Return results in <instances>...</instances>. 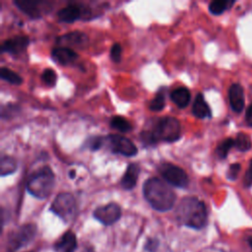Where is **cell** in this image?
I'll return each instance as SVG.
<instances>
[{
    "instance_id": "obj_24",
    "label": "cell",
    "mask_w": 252,
    "mask_h": 252,
    "mask_svg": "<svg viewBox=\"0 0 252 252\" xmlns=\"http://www.w3.org/2000/svg\"><path fill=\"white\" fill-rule=\"evenodd\" d=\"M234 147L240 151V152H247L251 149L252 147V142H251V138L243 133L240 132L236 135V138L234 139Z\"/></svg>"
},
{
    "instance_id": "obj_36",
    "label": "cell",
    "mask_w": 252,
    "mask_h": 252,
    "mask_svg": "<svg viewBox=\"0 0 252 252\" xmlns=\"http://www.w3.org/2000/svg\"><path fill=\"white\" fill-rule=\"evenodd\" d=\"M247 242H248V244L252 247V236H249V237L247 238Z\"/></svg>"
},
{
    "instance_id": "obj_3",
    "label": "cell",
    "mask_w": 252,
    "mask_h": 252,
    "mask_svg": "<svg viewBox=\"0 0 252 252\" xmlns=\"http://www.w3.org/2000/svg\"><path fill=\"white\" fill-rule=\"evenodd\" d=\"M181 137L179 121L170 116L158 118L151 127L141 132V138L145 143L156 144L158 142H175Z\"/></svg>"
},
{
    "instance_id": "obj_31",
    "label": "cell",
    "mask_w": 252,
    "mask_h": 252,
    "mask_svg": "<svg viewBox=\"0 0 252 252\" xmlns=\"http://www.w3.org/2000/svg\"><path fill=\"white\" fill-rule=\"evenodd\" d=\"M241 169V166L239 163H232L229 165L228 170L226 172V177L229 180H235L237 178V175Z\"/></svg>"
},
{
    "instance_id": "obj_30",
    "label": "cell",
    "mask_w": 252,
    "mask_h": 252,
    "mask_svg": "<svg viewBox=\"0 0 252 252\" xmlns=\"http://www.w3.org/2000/svg\"><path fill=\"white\" fill-rule=\"evenodd\" d=\"M18 111H20V108L17 104H7L6 106L2 107L1 116L3 119H6L8 117H12L13 115L17 114Z\"/></svg>"
},
{
    "instance_id": "obj_25",
    "label": "cell",
    "mask_w": 252,
    "mask_h": 252,
    "mask_svg": "<svg viewBox=\"0 0 252 252\" xmlns=\"http://www.w3.org/2000/svg\"><path fill=\"white\" fill-rule=\"evenodd\" d=\"M164 105H165V93L163 89H160L157 93L156 96L150 101L149 108L152 111H160L161 109H163Z\"/></svg>"
},
{
    "instance_id": "obj_5",
    "label": "cell",
    "mask_w": 252,
    "mask_h": 252,
    "mask_svg": "<svg viewBox=\"0 0 252 252\" xmlns=\"http://www.w3.org/2000/svg\"><path fill=\"white\" fill-rule=\"evenodd\" d=\"M50 211L65 222L72 221L77 213V205L74 196L69 192L59 193L53 200Z\"/></svg>"
},
{
    "instance_id": "obj_19",
    "label": "cell",
    "mask_w": 252,
    "mask_h": 252,
    "mask_svg": "<svg viewBox=\"0 0 252 252\" xmlns=\"http://www.w3.org/2000/svg\"><path fill=\"white\" fill-rule=\"evenodd\" d=\"M170 98L179 108H184L188 105L191 98V94L188 89L180 87L173 90L170 93Z\"/></svg>"
},
{
    "instance_id": "obj_15",
    "label": "cell",
    "mask_w": 252,
    "mask_h": 252,
    "mask_svg": "<svg viewBox=\"0 0 252 252\" xmlns=\"http://www.w3.org/2000/svg\"><path fill=\"white\" fill-rule=\"evenodd\" d=\"M140 170L141 168L137 163H129L120 181L123 189L132 190L136 186Z\"/></svg>"
},
{
    "instance_id": "obj_21",
    "label": "cell",
    "mask_w": 252,
    "mask_h": 252,
    "mask_svg": "<svg viewBox=\"0 0 252 252\" xmlns=\"http://www.w3.org/2000/svg\"><path fill=\"white\" fill-rule=\"evenodd\" d=\"M17 169V162L15 158L3 156L0 159V173L2 176L12 174Z\"/></svg>"
},
{
    "instance_id": "obj_7",
    "label": "cell",
    "mask_w": 252,
    "mask_h": 252,
    "mask_svg": "<svg viewBox=\"0 0 252 252\" xmlns=\"http://www.w3.org/2000/svg\"><path fill=\"white\" fill-rule=\"evenodd\" d=\"M158 170L167 183L178 188L187 187L189 179L186 172L181 167L169 162H165L158 167Z\"/></svg>"
},
{
    "instance_id": "obj_8",
    "label": "cell",
    "mask_w": 252,
    "mask_h": 252,
    "mask_svg": "<svg viewBox=\"0 0 252 252\" xmlns=\"http://www.w3.org/2000/svg\"><path fill=\"white\" fill-rule=\"evenodd\" d=\"M107 145L110 151L114 154H119L125 157H133L138 153V149L135 144L122 135L110 134L106 137Z\"/></svg>"
},
{
    "instance_id": "obj_16",
    "label": "cell",
    "mask_w": 252,
    "mask_h": 252,
    "mask_svg": "<svg viewBox=\"0 0 252 252\" xmlns=\"http://www.w3.org/2000/svg\"><path fill=\"white\" fill-rule=\"evenodd\" d=\"M77 248V239L73 231H66L54 244L56 252H74Z\"/></svg>"
},
{
    "instance_id": "obj_2",
    "label": "cell",
    "mask_w": 252,
    "mask_h": 252,
    "mask_svg": "<svg viewBox=\"0 0 252 252\" xmlns=\"http://www.w3.org/2000/svg\"><path fill=\"white\" fill-rule=\"evenodd\" d=\"M143 194L151 207L158 212L169 211L176 200L173 190L158 177H151L145 181Z\"/></svg>"
},
{
    "instance_id": "obj_14",
    "label": "cell",
    "mask_w": 252,
    "mask_h": 252,
    "mask_svg": "<svg viewBox=\"0 0 252 252\" xmlns=\"http://www.w3.org/2000/svg\"><path fill=\"white\" fill-rule=\"evenodd\" d=\"M51 57L59 65L66 66L73 63L75 60H77L78 53L74 49L59 46V47H54L52 49Z\"/></svg>"
},
{
    "instance_id": "obj_26",
    "label": "cell",
    "mask_w": 252,
    "mask_h": 252,
    "mask_svg": "<svg viewBox=\"0 0 252 252\" xmlns=\"http://www.w3.org/2000/svg\"><path fill=\"white\" fill-rule=\"evenodd\" d=\"M234 146V140L232 138H226L224 140H222L217 147L216 149V153L218 155V157L221 159L225 158L227 157V154L229 152V150Z\"/></svg>"
},
{
    "instance_id": "obj_34",
    "label": "cell",
    "mask_w": 252,
    "mask_h": 252,
    "mask_svg": "<svg viewBox=\"0 0 252 252\" xmlns=\"http://www.w3.org/2000/svg\"><path fill=\"white\" fill-rule=\"evenodd\" d=\"M245 120H246L247 124L252 127V104H251V105L248 107V109L246 110Z\"/></svg>"
},
{
    "instance_id": "obj_11",
    "label": "cell",
    "mask_w": 252,
    "mask_h": 252,
    "mask_svg": "<svg viewBox=\"0 0 252 252\" xmlns=\"http://www.w3.org/2000/svg\"><path fill=\"white\" fill-rule=\"evenodd\" d=\"M56 43L62 47L84 48L88 43V35L82 32L74 31L56 37Z\"/></svg>"
},
{
    "instance_id": "obj_17",
    "label": "cell",
    "mask_w": 252,
    "mask_h": 252,
    "mask_svg": "<svg viewBox=\"0 0 252 252\" xmlns=\"http://www.w3.org/2000/svg\"><path fill=\"white\" fill-rule=\"evenodd\" d=\"M14 4L26 15L32 19L40 18V10L38 9L39 1L32 0H15Z\"/></svg>"
},
{
    "instance_id": "obj_1",
    "label": "cell",
    "mask_w": 252,
    "mask_h": 252,
    "mask_svg": "<svg viewBox=\"0 0 252 252\" xmlns=\"http://www.w3.org/2000/svg\"><path fill=\"white\" fill-rule=\"evenodd\" d=\"M175 218L182 225L201 229L207 224L208 211L203 201L194 196H186L177 205Z\"/></svg>"
},
{
    "instance_id": "obj_13",
    "label": "cell",
    "mask_w": 252,
    "mask_h": 252,
    "mask_svg": "<svg viewBox=\"0 0 252 252\" xmlns=\"http://www.w3.org/2000/svg\"><path fill=\"white\" fill-rule=\"evenodd\" d=\"M228 99L231 109L234 112H241L245 105L244 91L241 85L232 84L228 90Z\"/></svg>"
},
{
    "instance_id": "obj_28",
    "label": "cell",
    "mask_w": 252,
    "mask_h": 252,
    "mask_svg": "<svg viewBox=\"0 0 252 252\" xmlns=\"http://www.w3.org/2000/svg\"><path fill=\"white\" fill-rule=\"evenodd\" d=\"M103 144V138L99 136H94L91 137L86 141V146L91 150V151H97L100 149V147Z\"/></svg>"
},
{
    "instance_id": "obj_29",
    "label": "cell",
    "mask_w": 252,
    "mask_h": 252,
    "mask_svg": "<svg viewBox=\"0 0 252 252\" xmlns=\"http://www.w3.org/2000/svg\"><path fill=\"white\" fill-rule=\"evenodd\" d=\"M110 58L114 63H119L121 61V55H122V47L120 43L116 42L113 43L110 47Z\"/></svg>"
},
{
    "instance_id": "obj_35",
    "label": "cell",
    "mask_w": 252,
    "mask_h": 252,
    "mask_svg": "<svg viewBox=\"0 0 252 252\" xmlns=\"http://www.w3.org/2000/svg\"><path fill=\"white\" fill-rule=\"evenodd\" d=\"M69 177H70V178H74V177H75V170H74V169L69 171Z\"/></svg>"
},
{
    "instance_id": "obj_27",
    "label": "cell",
    "mask_w": 252,
    "mask_h": 252,
    "mask_svg": "<svg viewBox=\"0 0 252 252\" xmlns=\"http://www.w3.org/2000/svg\"><path fill=\"white\" fill-rule=\"evenodd\" d=\"M41 80L47 87H53L57 81L56 73L50 68L45 69L41 74Z\"/></svg>"
},
{
    "instance_id": "obj_23",
    "label": "cell",
    "mask_w": 252,
    "mask_h": 252,
    "mask_svg": "<svg viewBox=\"0 0 252 252\" xmlns=\"http://www.w3.org/2000/svg\"><path fill=\"white\" fill-rule=\"evenodd\" d=\"M0 77L2 80L7 81L12 85H21L23 83L22 77L7 67H1L0 69Z\"/></svg>"
},
{
    "instance_id": "obj_6",
    "label": "cell",
    "mask_w": 252,
    "mask_h": 252,
    "mask_svg": "<svg viewBox=\"0 0 252 252\" xmlns=\"http://www.w3.org/2000/svg\"><path fill=\"white\" fill-rule=\"evenodd\" d=\"M36 234V226L33 223H27L16 230L12 231L8 236L7 248L10 252L17 251L18 249L28 245Z\"/></svg>"
},
{
    "instance_id": "obj_20",
    "label": "cell",
    "mask_w": 252,
    "mask_h": 252,
    "mask_svg": "<svg viewBox=\"0 0 252 252\" xmlns=\"http://www.w3.org/2000/svg\"><path fill=\"white\" fill-rule=\"evenodd\" d=\"M234 4V1L227 0H215L209 4V11L213 15H220Z\"/></svg>"
},
{
    "instance_id": "obj_18",
    "label": "cell",
    "mask_w": 252,
    "mask_h": 252,
    "mask_svg": "<svg viewBox=\"0 0 252 252\" xmlns=\"http://www.w3.org/2000/svg\"><path fill=\"white\" fill-rule=\"evenodd\" d=\"M193 114L200 119L211 118L212 111L208 103L206 102L202 94H198L194 99V103L192 106Z\"/></svg>"
},
{
    "instance_id": "obj_12",
    "label": "cell",
    "mask_w": 252,
    "mask_h": 252,
    "mask_svg": "<svg viewBox=\"0 0 252 252\" xmlns=\"http://www.w3.org/2000/svg\"><path fill=\"white\" fill-rule=\"evenodd\" d=\"M30 43L27 35H16L6 39L1 45V51L7 52L11 55H20L24 53Z\"/></svg>"
},
{
    "instance_id": "obj_32",
    "label": "cell",
    "mask_w": 252,
    "mask_h": 252,
    "mask_svg": "<svg viewBox=\"0 0 252 252\" xmlns=\"http://www.w3.org/2000/svg\"><path fill=\"white\" fill-rule=\"evenodd\" d=\"M244 185L245 187H250L252 185V159L250 160L248 169L244 175Z\"/></svg>"
},
{
    "instance_id": "obj_9",
    "label": "cell",
    "mask_w": 252,
    "mask_h": 252,
    "mask_svg": "<svg viewBox=\"0 0 252 252\" xmlns=\"http://www.w3.org/2000/svg\"><path fill=\"white\" fill-rule=\"evenodd\" d=\"M121 217V208L116 203H109L100 206L94 211V218L104 225L116 222Z\"/></svg>"
},
{
    "instance_id": "obj_10",
    "label": "cell",
    "mask_w": 252,
    "mask_h": 252,
    "mask_svg": "<svg viewBox=\"0 0 252 252\" xmlns=\"http://www.w3.org/2000/svg\"><path fill=\"white\" fill-rule=\"evenodd\" d=\"M85 15H90L88 7H84L82 4H69L66 7L60 9L57 13L58 19L63 23H73L81 19Z\"/></svg>"
},
{
    "instance_id": "obj_4",
    "label": "cell",
    "mask_w": 252,
    "mask_h": 252,
    "mask_svg": "<svg viewBox=\"0 0 252 252\" xmlns=\"http://www.w3.org/2000/svg\"><path fill=\"white\" fill-rule=\"evenodd\" d=\"M54 180L53 171L48 165H44L30 176L27 182V189L33 197L45 199L53 190Z\"/></svg>"
},
{
    "instance_id": "obj_22",
    "label": "cell",
    "mask_w": 252,
    "mask_h": 252,
    "mask_svg": "<svg viewBox=\"0 0 252 252\" xmlns=\"http://www.w3.org/2000/svg\"><path fill=\"white\" fill-rule=\"evenodd\" d=\"M109 124H110L111 128L116 129L121 133H127L132 130L131 123L126 118H124L122 116H118V115L113 116L111 118Z\"/></svg>"
},
{
    "instance_id": "obj_33",
    "label": "cell",
    "mask_w": 252,
    "mask_h": 252,
    "mask_svg": "<svg viewBox=\"0 0 252 252\" xmlns=\"http://www.w3.org/2000/svg\"><path fill=\"white\" fill-rule=\"evenodd\" d=\"M158 246V241L157 239H149L145 245V249L149 252H156Z\"/></svg>"
}]
</instances>
